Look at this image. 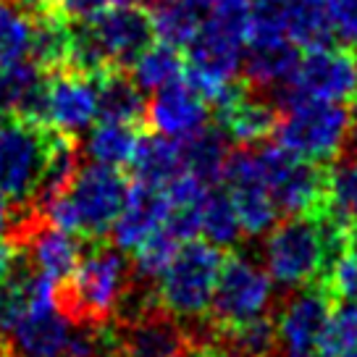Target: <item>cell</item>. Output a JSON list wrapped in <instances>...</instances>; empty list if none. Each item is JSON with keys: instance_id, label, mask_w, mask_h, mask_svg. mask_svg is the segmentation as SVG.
<instances>
[{"instance_id": "cell-1", "label": "cell", "mask_w": 357, "mask_h": 357, "mask_svg": "<svg viewBox=\"0 0 357 357\" xmlns=\"http://www.w3.org/2000/svg\"><path fill=\"white\" fill-rule=\"evenodd\" d=\"M132 284V257L111 239H84L79 263L53 281V305L68 324H111L126 287Z\"/></svg>"}, {"instance_id": "cell-2", "label": "cell", "mask_w": 357, "mask_h": 357, "mask_svg": "<svg viewBox=\"0 0 357 357\" xmlns=\"http://www.w3.org/2000/svg\"><path fill=\"white\" fill-rule=\"evenodd\" d=\"M352 242V231L328 215H284L266 242V271L281 287L321 281Z\"/></svg>"}, {"instance_id": "cell-3", "label": "cell", "mask_w": 357, "mask_h": 357, "mask_svg": "<svg viewBox=\"0 0 357 357\" xmlns=\"http://www.w3.org/2000/svg\"><path fill=\"white\" fill-rule=\"evenodd\" d=\"M129 178L123 168L89 163L79 168L71 187L45 205V218L82 239H105L126 200Z\"/></svg>"}, {"instance_id": "cell-4", "label": "cell", "mask_w": 357, "mask_h": 357, "mask_svg": "<svg viewBox=\"0 0 357 357\" xmlns=\"http://www.w3.org/2000/svg\"><path fill=\"white\" fill-rule=\"evenodd\" d=\"M223 255L226 252L221 247L195 236L178 245L176 255L171 257V263L158 279L160 305L174 312L187 326V331L208 318Z\"/></svg>"}, {"instance_id": "cell-5", "label": "cell", "mask_w": 357, "mask_h": 357, "mask_svg": "<svg viewBox=\"0 0 357 357\" xmlns=\"http://www.w3.org/2000/svg\"><path fill=\"white\" fill-rule=\"evenodd\" d=\"M268 98L276 102L281 113L300 100L352 102L357 98V50L352 45L307 50L289 82L271 89Z\"/></svg>"}, {"instance_id": "cell-6", "label": "cell", "mask_w": 357, "mask_h": 357, "mask_svg": "<svg viewBox=\"0 0 357 357\" xmlns=\"http://www.w3.org/2000/svg\"><path fill=\"white\" fill-rule=\"evenodd\" d=\"M53 126L8 116L0 126V192L11 205L34 200L56 139Z\"/></svg>"}, {"instance_id": "cell-7", "label": "cell", "mask_w": 357, "mask_h": 357, "mask_svg": "<svg viewBox=\"0 0 357 357\" xmlns=\"http://www.w3.org/2000/svg\"><path fill=\"white\" fill-rule=\"evenodd\" d=\"M349 139V108L336 100H300L281 113L276 142L294 158L331 163Z\"/></svg>"}, {"instance_id": "cell-8", "label": "cell", "mask_w": 357, "mask_h": 357, "mask_svg": "<svg viewBox=\"0 0 357 357\" xmlns=\"http://www.w3.org/2000/svg\"><path fill=\"white\" fill-rule=\"evenodd\" d=\"M273 307V279L266 268L242 252L223 255L215 291H213L208 326L231 328Z\"/></svg>"}, {"instance_id": "cell-9", "label": "cell", "mask_w": 357, "mask_h": 357, "mask_svg": "<svg viewBox=\"0 0 357 357\" xmlns=\"http://www.w3.org/2000/svg\"><path fill=\"white\" fill-rule=\"evenodd\" d=\"M334 305V294L326 289L324 281L297 287V294L276 310L281 357H318V344Z\"/></svg>"}, {"instance_id": "cell-10", "label": "cell", "mask_w": 357, "mask_h": 357, "mask_svg": "<svg viewBox=\"0 0 357 357\" xmlns=\"http://www.w3.org/2000/svg\"><path fill=\"white\" fill-rule=\"evenodd\" d=\"M87 26L113 68H132L155 37L153 16L137 3L95 8L87 16Z\"/></svg>"}, {"instance_id": "cell-11", "label": "cell", "mask_w": 357, "mask_h": 357, "mask_svg": "<svg viewBox=\"0 0 357 357\" xmlns=\"http://www.w3.org/2000/svg\"><path fill=\"white\" fill-rule=\"evenodd\" d=\"M13 357H63L71 336V324L53 305V279L40 273L29 310L13 326Z\"/></svg>"}, {"instance_id": "cell-12", "label": "cell", "mask_w": 357, "mask_h": 357, "mask_svg": "<svg viewBox=\"0 0 357 357\" xmlns=\"http://www.w3.org/2000/svg\"><path fill=\"white\" fill-rule=\"evenodd\" d=\"M111 326L116 357H176L192 342L187 326L163 305Z\"/></svg>"}, {"instance_id": "cell-13", "label": "cell", "mask_w": 357, "mask_h": 357, "mask_svg": "<svg viewBox=\"0 0 357 357\" xmlns=\"http://www.w3.org/2000/svg\"><path fill=\"white\" fill-rule=\"evenodd\" d=\"M215 126L226 134L229 142L234 145H257L266 142L268 137L276 134L281 121V111L266 92L250 87L245 79L242 84L213 108Z\"/></svg>"}, {"instance_id": "cell-14", "label": "cell", "mask_w": 357, "mask_h": 357, "mask_svg": "<svg viewBox=\"0 0 357 357\" xmlns=\"http://www.w3.org/2000/svg\"><path fill=\"white\" fill-rule=\"evenodd\" d=\"M268 190L279 215H324L328 211V163L291 158Z\"/></svg>"}, {"instance_id": "cell-15", "label": "cell", "mask_w": 357, "mask_h": 357, "mask_svg": "<svg viewBox=\"0 0 357 357\" xmlns=\"http://www.w3.org/2000/svg\"><path fill=\"white\" fill-rule=\"evenodd\" d=\"M98 119L95 79L79 71L47 74V126L77 137Z\"/></svg>"}, {"instance_id": "cell-16", "label": "cell", "mask_w": 357, "mask_h": 357, "mask_svg": "<svg viewBox=\"0 0 357 357\" xmlns=\"http://www.w3.org/2000/svg\"><path fill=\"white\" fill-rule=\"evenodd\" d=\"M168 213H171V202L163 187L132 178L123 208L111 229V242L132 252L166 223Z\"/></svg>"}, {"instance_id": "cell-17", "label": "cell", "mask_w": 357, "mask_h": 357, "mask_svg": "<svg viewBox=\"0 0 357 357\" xmlns=\"http://www.w3.org/2000/svg\"><path fill=\"white\" fill-rule=\"evenodd\" d=\"M208 116V102L181 79L155 89V98L147 102V129L174 139H187L205 129Z\"/></svg>"}, {"instance_id": "cell-18", "label": "cell", "mask_w": 357, "mask_h": 357, "mask_svg": "<svg viewBox=\"0 0 357 357\" xmlns=\"http://www.w3.org/2000/svg\"><path fill=\"white\" fill-rule=\"evenodd\" d=\"M98 87V119L100 121L132 123L147 129V100L129 68H111L95 79Z\"/></svg>"}, {"instance_id": "cell-19", "label": "cell", "mask_w": 357, "mask_h": 357, "mask_svg": "<svg viewBox=\"0 0 357 357\" xmlns=\"http://www.w3.org/2000/svg\"><path fill=\"white\" fill-rule=\"evenodd\" d=\"M129 168H132V178L163 187L176 174L184 171L181 139L158 134L153 129H145V132L139 134V139H137Z\"/></svg>"}, {"instance_id": "cell-20", "label": "cell", "mask_w": 357, "mask_h": 357, "mask_svg": "<svg viewBox=\"0 0 357 357\" xmlns=\"http://www.w3.org/2000/svg\"><path fill=\"white\" fill-rule=\"evenodd\" d=\"M245 61V79L250 87L260 89V92H271V89L287 84L294 74V68L300 63V47L291 40H281V43L271 45H252L247 47Z\"/></svg>"}, {"instance_id": "cell-21", "label": "cell", "mask_w": 357, "mask_h": 357, "mask_svg": "<svg viewBox=\"0 0 357 357\" xmlns=\"http://www.w3.org/2000/svg\"><path fill=\"white\" fill-rule=\"evenodd\" d=\"M213 0H158L150 8L155 34L176 47H187L208 19Z\"/></svg>"}, {"instance_id": "cell-22", "label": "cell", "mask_w": 357, "mask_h": 357, "mask_svg": "<svg viewBox=\"0 0 357 357\" xmlns=\"http://www.w3.org/2000/svg\"><path fill=\"white\" fill-rule=\"evenodd\" d=\"M231 142L218 126H205L197 134L181 139V155H184V168L200 178L205 187L221 184L223 163L231 150Z\"/></svg>"}, {"instance_id": "cell-23", "label": "cell", "mask_w": 357, "mask_h": 357, "mask_svg": "<svg viewBox=\"0 0 357 357\" xmlns=\"http://www.w3.org/2000/svg\"><path fill=\"white\" fill-rule=\"evenodd\" d=\"M287 37L302 50H318L334 45L336 24L328 0H291Z\"/></svg>"}, {"instance_id": "cell-24", "label": "cell", "mask_w": 357, "mask_h": 357, "mask_svg": "<svg viewBox=\"0 0 357 357\" xmlns=\"http://www.w3.org/2000/svg\"><path fill=\"white\" fill-rule=\"evenodd\" d=\"M200 234L205 236V242L221 247V250H231L239 245L245 231H242V223H239V215H236V208L229 192L208 187L205 197H202Z\"/></svg>"}, {"instance_id": "cell-25", "label": "cell", "mask_w": 357, "mask_h": 357, "mask_svg": "<svg viewBox=\"0 0 357 357\" xmlns=\"http://www.w3.org/2000/svg\"><path fill=\"white\" fill-rule=\"evenodd\" d=\"M231 195V202L236 208L242 231L250 236L266 234L268 229H273L279 221V208L276 200L263 181H247V184H236V187H226Z\"/></svg>"}, {"instance_id": "cell-26", "label": "cell", "mask_w": 357, "mask_h": 357, "mask_svg": "<svg viewBox=\"0 0 357 357\" xmlns=\"http://www.w3.org/2000/svg\"><path fill=\"white\" fill-rule=\"evenodd\" d=\"M184 68H187V56H181V47L160 40V43L150 45L145 53L134 61L132 77L145 92H155L176 79H184Z\"/></svg>"}, {"instance_id": "cell-27", "label": "cell", "mask_w": 357, "mask_h": 357, "mask_svg": "<svg viewBox=\"0 0 357 357\" xmlns=\"http://www.w3.org/2000/svg\"><path fill=\"white\" fill-rule=\"evenodd\" d=\"M328 218L355 231L357 223V155H342L328 163Z\"/></svg>"}, {"instance_id": "cell-28", "label": "cell", "mask_w": 357, "mask_h": 357, "mask_svg": "<svg viewBox=\"0 0 357 357\" xmlns=\"http://www.w3.org/2000/svg\"><path fill=\"white\" fill-rule=\"evenodd\" d=\"M145 129L132 126V123L119 121H100L87 139V155L95 163H105V166L126 168L134 155L137 139Z\"/></svg>"}, {"instance_id": "cell-29", "label": "cell", "mask_w": 357, "mask_h": 357, "mask_svg": "<svg viewBox=\"0 0 357 357\" xmlns=\"http://www.w3.org/2000/svg\"><path fill=\"white\" fill-rule=\"evenodd\" d=\"M32 16L19 0H0V71L29 58Z\"/></svg>"}, {"instance_id": "cell-30", "label": "cell", "mask_w": 357, "mask_h": 357, "mask_svg": "<svg viewBox=\"0 0 357 357\" xmlns=\"http://www.w3.org/2000/svg\"><path fill=\"white\" fill-rule=\"evenodd\" d=\"M357 347V300H336L318 344V357H344Z\"/></svg>"}, {"instance_id": "cell-31", "label": "cell", "mask_w": 357, "mask_h": 357, "mask_svg": "<svg viewBox=\"0 0 357 357\" xmlns=\"http://www.w3.org/2000/svg\"><path fill=\"white\" fill-rule=\"evenodd\" d=\"M289 8L291 0H252L250 24H247V47L289 40L287 37Z\"/></svg>"}, {"instance_id": "cell-32", "label": "cell", "mask_w": 357, "mask_h": 357, "mask_svg": "<svg viewBox=\"0 0 357 357\" xmlns=\"http://www.w3.org/2000/svg\"><path fill=\"white\" fill-rule=\"evenodd\" d=\"M178 245L181 242L176 236L171 234L166 226H160L137 250H132V273L137 279L158 281L160 273L166 271V266L171 263V257L176 255Z\"/></svg>"}, {"instance_id": "cell-33", "label": "cell", "mask_w": 357, "mask_h": 357, "mask_svg": "<svg viewBox=\"0 0 357 357\" xmlns=\"http://www.w3.org/2000/svg\"><path fill=\"white\" fill-rule=\"evenodd\" d=\"M336 32L349 45H357V0H328Z\"/></svg>"}, {"instance_id": "cell-34", "label": "cell", "mask_w": 357, "mask_h": 357, "mask_svg": "<svg viewBox=\"0 0 357 357\" xmlns=\"http://www.w3.org/2000/svg\"><path fill=\"white\" fill-rule=\"evenodd\" d=\"M13 255H16V250H13L8 242H0V281L8 276L11 263H13Z\"/></svg>"}, {"instance_id": "cell-35", "label": "cell", "mask_w": 357, "mask_h": 357, "mask_svg": "<svg viewBox=\"0 0 357 357\" xmlns=\"http://www.w3.org/2000/svg\"><path fill=\"white\" fill-rule=\"evenodd\" d=\"M8 208H11V202H8V197L0 192V239L6 236V226H8Z\"/></svg>"}, {"instance_id": "cell-36", "label": "cell", "mask_w": 357, "mask_h": 357, "mask_svg": "<svg viewBox=\"0 0 357 357\" xmlns=\"http://www.w3.org/2000/svg\"><path fill=\"white\" fill-rule=\"evenodd\" d=\"M352 102H355V108L349 111V139H352V145L357 150V98Z\"/></svg>"}, {"instance_id": "cell-37", "label": "cell", "mask_w": 357, "mask_h": 357, "mask_svg": "<svg viewBox=\"0 0 357 357\" xmlns=\"http://www.w3.org/2000/svg\"><path fill=\"white\" fill-rule=\"evenodd\" d=\"M0 357H13V347H11V339L0 331Z\"/></svg>"}, {"instance_id": "cell-38", "label": "cell", "mask_w": 357, "mask_h": 357, "mask_svg": "<svg viewBox=\"0 0 357 357\" xmlns=\"http://www.w3.org/2000/svg\"><path fill=\"white\" fill-rule=\"evenodd\" d=\"M92 8H105V6H126V3H137V0H89Z\"/></svg>"}, {"instance_id": "cell-39", "label": "cell", "mask_w": 357, "mask_h": 357, "mask_svg": "<svg viewBox=\"0 0 357 357\" xmlns=\"http://www.w3.org/2000/svg\"><path fill=\"white\" fill-rule=\"evenodd\" d=\"M344 357H357V347H355V349H352V352H347Z\"/></svg>"}, {"instance_id": "cell-40", "label": "cell", "mask_w": 357, "mask_h": 357, "mask_svg": "<svg viewBox=\"0 0 357 357\" xmlns=\"http://www.w3.org/2000/svg\"><path fill=\"white\" fill-rule=\"evenodd\" d=\"M0 126H3V108H0Z\"/></svg>"}, {"instance_id": "cell-41", "label": "cell", "mask_w": 357, "mask_h": 357, "mask_svg": "<svg viewBox=\"0 0 357 357\" xmlns=\"http://www.w3.org/2000/svg\"><path fill=\"white\" fill-rule=\"evenodd\" d=\"M352 236H355V239H357V223H355V231H352Z\"/></svg>"}]
</instances>
